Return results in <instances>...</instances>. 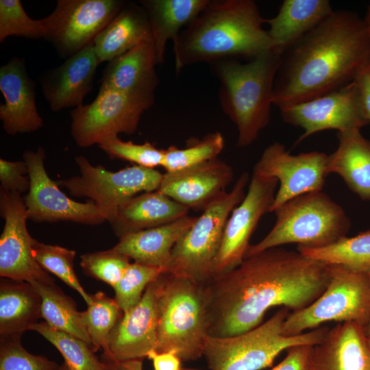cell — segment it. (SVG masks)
<instances>
[{
    "mask_svg": "<svg viewBox=\"0 0 370 370\" xmlns=\"http://www.w3.org/2000/svg\"><path fill=\"white\" fill-rule=\"evenodd\" d=\"M30 330L39 333L56 347L71 370H106L104 362L80 338L56 330L45 321L35 323Z\"/></svg>",
    "mask_w": 370,
    "mask_h": 370,
    "instance_id": "836d02e7",
    "label": "cell"
},
{
    "mask_svg": "<svg viewBox=\"0 0 370 370\" xmlns=\"http://www.w3.org/2000/svg\"><path fill=\"white\" fill-rule=\"evenodd\" d=\"M153 41L144 42L108 62L100 82L152 106L159 79Z\"/></svg>",
    "mask_w": 370,
    "mask_h": 370,
    "instance_id": "603a6c76",
    "label": "cell"
},
{
    "mask_svg": "<svg viewBox=\"0 0 370 370\" xmlns=\"http://www.w3.org/2000/svg\"><path fill=\"white\" fill-rule=\"evenodd\" d=\"M98 146L112 159L127 160L145 168L162 166L164 160V149H158L149 142L136 144L114 136Z\"/></svg>",
    "mask_w": 370,
    "mask_h": 370,
    "instance_id": "ab89813d",
    "label": "cell"
},
{
    "mask_svg": "<svg viewBox=\"0 0 370 370\" xmlns=\"http://www.w3.org/2000/svg\"><path fill=\"white\" fill-rule=\"evenodd\" d=\"M196 217L187 215L165 225L126 234L112 249L135 262L167 271L174 246Z\"/></svg>",
    "mask_w": 370,
    "mask_h": 370,
    "instance_id": "cb8c5ba5",
    "label": "cell"
},
{
    "mask_svg": "<svg viewBox=\"0 0 370 370\" xmlns=\"http://www.w3.org/2000/svg\"><path fill=\"white\" fill-rule=\"evenodd\" d=\"M207 283L165 272L160 276L156 352L174 351L182 361L203 356L209 336Z\"/></svg>",
    "mask_w": 370,
    "mask_h": 370,
    "instance_id": "5b68a950",
    "label": "cell"
},
{
    "mask_svg": "<svg viewBox=\"0 0 370 370\" xmlns=\"http://www.w3.org/2000/svg\"><path fill=\"white\" fill-rule=\"evenodd\" d=\"M328 155L320 151L291 154L284 145L267 146L255 164L253 174L276 179V191L270 212L299 195L322 190L328 172Z\"/></svg>",
    "mask_w": 370,
    "mask_h": 370,
    "instance_id": "5bb4252c",
    "label": "cell"
},
{
    "mask_svg": "<svg viewBox=\"0 0 370 370\" xmlns=\"http://www.w3.org/2000/svg\"><path fill=\"white\" fill-rule=\"evenodd\" d=\"M334 10L328 0H284L278 14L264 18L275 49L282 53L324 20Z\"/></svg>",
    "mask_w": 370,
    "mask_h": 370,
    "instance_id": "484cf974",
    "label": "cell"
},
{
    "mask_svg": "<svg viewBox=\"0 0 370 370\" xmlns=\"http://www.w3.org/2000/svg\"><path fill=\"white\" fill-rule=\"evenodd\" d=\"M311 345H298L288 349L286 357L270 370H304Z\"/></svg>",
    "mask_w": 370,
    "mask_h": 370,
    "instance_id": "ee69618b",
    "label": "cell"
},
{
    "mask_svg": "<svg viewBox=\"0 0 370 370\" xmlns=\"http://www.w3.org/2000/svg\"><path fill=\"white\" fill-rule=\"evenodd\" d=\"M0 214L5 221L0 237L1 277L28 283L55 282L34 257V238L27 230L28 217L21 195L0 189Z\"/></svg>",
    "mask_w": 370,
    "mask_h": 370,
    "instance_id": "e0dca14e",
    "label": "cell"
},
{
    "mask_svg": "<svg viewBox=\"0 0 370 370\" xmlns=\"http://www.w3.org/2000/svg\"><path fill=\"white\" fill-rule=\"evenodd\" d=\"M32 253L38 264L47 272L57 276L67 286L76 291L87 305L92 301L91 295L82 286L74 269L75 251L58 245L45 244L34 238Z\"/></svg>",
    "mask_w": 370,
    "mask_h": 370,
    "instance_id": "e575fe53",
    "label": "cell"
},
{
    "mask_svg": "<svg viewBox=\"0 0 370 370\" xmlns=\"http://www.w3.org/2000/svg\"><path fill=\"white\" fill-rule=\"evenodd\" d=\"M159 286L160 277L148 285L138 304L123 314L110 335L104 357L143 359L156 349Z\"/></svg>",
    "mask_w": 370,
    "mask_h": 370,
    "instance_id": "ac0fdd59",
    "label": "cell"
},
{
    "mask_svg": "<svg viewBox=\"0 0 370 370\" xmlns=\"http://www.w3.org/2000/svg\"><path fill=\"white\" fill-rule=\"evenodd\" d=\"M253 0L211 1L173 44L177 73L185 66L249 60L275 49Z\"/></svg>",
    "mask_w": 370,
    "mask_h": 370,
    "instance_id": "3957f363",
    "label": "cell"
},
{
    "mask_svg": "<svg viewBox=\"0 0 370 370\" xmlns=\"http://www.w3.org/2000/svg\"><path fill=\"white\" fill-rule=\"evenodd\" d=\"M121 0H58L42 18L45 39L68 58L92 43L125 4Z\"/></svg>",
    "mask_w": 370,
    "mask_h": 370,
    "instance_id": "7c38bea8",
    "label": "cell"
},
{
    "mask_svg": "<svg viewBox=\"0 0 370 370\" xmlns=\"http://www.w3.org/2000/svg\"><path fill=\"white\" fill-rule=\"evenodd\" d=\"M329 266V282L308 306L288 314L283 323L285 336H295L329 321L370 325V275L341 265Z\"/></svg>",
    "mask_w": 370,
    "mask_h": 370,
    "instance_id": "9c48e42d",
    "label": "cell"
},
{
    "mask_svg": "<svg viewBox=\"0 0 370 370\" xmlns=\"http://www.w3.org/2000/svg\"><path fill=\"white\" fill-rule=\"evenodd\" d=\"M46 153L42 147L23 153L30 182L23 197L28 220L36 223L71 221L86 225H99L106 219L97 205L91 201L79 202L71 199L52 180L45 168Z\"/></svg>",
    "mask_w": 370,
    "mask_h": 370,
    "instance_id": "4fadbf2b",
    "label": "cell"
},
{
    "mask_svg": "<svg viewBox=\"0 0 370 370\" xmlns=\"http://www.w3.org/2000/svg\"><path fill=\"white\" fill-rule=\"evenodd\" d=\"M289 310L281 307L267 321L239 334L208 336L203 356L209 370H262L271 367L284 350L319 343L329 330L320 326L300 334L285 336L282 328Z\"/></svg>",
    "mask_w": 370,
    "mask_h": 370,
    "instance_id": "52a82bcc",
    "label": "cell"
},
{
    "mask_svg": "<svg viewBox=\"0 0 370 370\" xmlns=\"http://www.w3.org/2000/svg\"><path fill=\"white\" fill-rule=\"evenodd\" d=\"M92 301L80 312L82 323L93 345L94 351L108 349L110 335L123 312L115 299L99 291L91 295Z\"/></svg>",
    "mask_w": 370,
    "mask_h": 370,
    "instance_id": "d6a6232c",
    "label": "cell"
},
{
    "mask_svg": "<svg viewBox=\"0 0 370 370\" xmlns=\"http://www.w3.org/2000/svg\"><path fill=\"white\" fill-rule=\"evenodd\" d=\"M27 164L23 160L0 159V189L22 195L27 193L30 182Z\"/></svg>",
    "mask_w": 370,
    "mask_h": 370,
    "instance_id": "b9f144b4",
    "label": "cell"
},
{
    "mask_svg": "<svg viewBox=\"0 0 370 370\" xmlns=\"http://www.w3.org/2000/svg\"><path fill=\"white\" fill-rule=\"evenodd\" d=\"M56 370H71V369L67 366V365L65 362H64V364H62L61 366H58Z\"/></svg>",
    "mask_w": 370,
    "mask_h": 370,
    "instance_id": "c3c4849f",
    "label": "cell"
},
{
    "mask_svg": "<svg viewBox=\"0 0 370 370\" xmlns=\"http://www.w3.org/2000/svg\"><path fill=\"white\" fill-rule=\"evenodd\" d=\"M130 259L112 248L83 254L80 266L90 277L101 280L112 288L125 273Z\"/></svg>",
    "mask_w": 370,
    "mask_h": 370,
    "instance_id": "f35d334b",
    "label": "cell"
},
{
    "mask_svg": "<svg viewBox=\"0 0 370 370\" xmlns=\"http://www.w3.org/2000/svg\"><path fill=\"white\" fill-rule=\"evenodd\" d=\"M297 250L310 259L328 265H341L355 271L370 272V230L344 236L320 248L297 246Z\"/></svg>",
    "mask_w": 370,
    "mask_h": 370,
    "instance_id": "1f68e13d",
    "label": "cell"
},
{
    "mask_svg": "<svg viewBox=\"0 0 370 370\" xmlns=\"http://www.w3.org/2000/svg\"><path fill=\"white\" fill-rule=\"evenodd\" d=\"M338 145L328 155V172L340 175L361 199L370 200V140L360 130L338 132Z\"/></svg>",
    "mask_w": 370,
    "mask_h": 370,
    "instance_id": "83f0119b",
    "label": "cell"
},
{
    "mask_svg": "<svg viewBox=\"0 0 370 370\" xmlns=\"http://www.w3.org/2000/svg\"><path fill=\"white\" fill-rule=\"evenodd\" d=\"M30 284L41 298V318L45 322L56 330L80 338L94 351L75 301L55 282H34Z\"/></svg>",
    "mask_w": 370,
    "mask_h": 370,
    "instance_id": "4dcf8cb0",
    "label": "cell"
},
{
    "mask_svg": "<svg viewBox=\"0 0 370 370\" xmlns=\"http://www.w3.org/2000/svg\"><path fill=\"white\" fill-rule=\"evenodd\" d=\"M210 0H141L149 21L158 64L164 60L166 43L174 44L181 32L203 11Z\"/></svg>",
    "mask_w": 370,
    "mask_h": 370,
    "instance_id": "f1b7e54d",
    "label": "cell"
},
{
    "mask_svg": "<svg viewBox=\"0 0 370 370\" xmlns=\"http://www.w3.org/2000/svg\"><path fill=\"white\" fill-rule=\"evenodd\" d=\"M224 145L223 136L217 132L190 141L183 149L170 146L164 149L162 166L166 172H173L217 158Z\"/></svg>",
    "mask_w": 370,
    "mask_h": 370,
    "instance_id": "d590c367",
    "label": "cell"
},
{
    "mask_svg": "<svg viewBox=\"0 0 370 370\" xmlns=\"http://www.w3.org/2000/svg\"><path fill=\"white\" fill-rule=\"evenodd\" d=\"M273 212L274 225L261 241L249 246L245 258L289 243L323 247L346 236L351 227L343 208L322 190L294 197Z\"/></svg>",
    "mask_w": 370,
    "mask_h": 370,
    "instance_id": "8992f818",
    "label": "cell"
},
{
    "mask_svg": "<svg viewBox=\"0 0 370 370\" xmlns=\"http://www.w3.org/2000/svg\"><path fill=\"white\" fill-rule=\"evenodd\" d=\"M36 84L29 76L24 60L12 58L0 67V120L9 135L29 133L40 129L43 121L36 104Z\"/></svg>",
    "mask_w": 370,
    "mask_h": 370,
    "instance_id": "44dd1931",
    "label": "cell"
},
{
    "mask_svg": "<svg viewBox=\"0 0 370 370\" xmlns=\"http://www.w3.org/2000/svg\"><path fill=\"white\" fill-rule=\"evenodd\" d=\"M99 64L92 42L42 74L41 88L51 110L58 112L83 105L84 98L92 90Z\"/></svg>",
    "mask_w": 370,
    "mask_h": 370,
    "instance_id": "7402d4cb",
    "label": "cell"
},
{
    "mask_svg": "<svg viewBox=\"0 0 370 370\" xmlns=\"http://www.w3.org/2000/svg\"><path fill=\"white\" fill-rule=\"evenodd\" d=\"M281 55L273 49L247 62L225 59L210 64L220 83L221 108L237 128L238 147L251 145L269 124Z\"/></svg>",
    "mask_w": 370,
    "mask_h": 370,
    "instance_id": "277c9868",
    "label": "cell"
},
{
    "mask_svg": "<svg viewBox=\"0 0 370 370\" xmlns=\"http://www.w3.org/2000/svg\"><path fill=\"white\" fill-rule=\"evenodd\" d=\"M369 275H370V272H369ZM367 334H370V325H369L368 328H367Z\"/></svg>",
    "mask_w": 370,
    "mask_h": 370,
    "instance_id": "681fc988",
    "label": "cell"
},
{
    "mask_svg": "<svg viewBox=\"0 0 370 370\" xmlns=\"http://www.w3.org/2000/svg\"><path fill=\"white\" fill-rule=\"evenodd\" d=\"M249 181L248 173H243L230 191L223 193L196 217L174 246L168 273L201 283L212 278L226 222L245 197Z\"/></svg>",
    "mask_w": 370,
    "mask_h": 370,
    "instance_id": "ba28073f",
    "label": "cell"
},
{
    "mask_svg": "<svg viewBox=\"0 0 370 370\" xmlns=\"http://www.w3.org/2000/svg\"><path fill=\"white\" fill-rule=\"evenodd\" d=\"M189 209L158 190L139 194L119 210L110 223L119 237L165 225L187 216Z\"/></svg>",
    "mask_w": 370,
    "mask_h": 370,
    "instance_id": "4316f807",
    "label": "cell"
},
{
    "mask_svg": "<svg viewBox=\"0 0 370 370\" xmlns=\"http://www.w3.org/2000/svg\"><path fill=\"white\" fill-rule=\"evenodd\" d=\"M369 58L363 18L352 11L334 10L282 53L273 105L280 109L347 85Z\"/></svg>",
    "mask_w": 370,
    "mask_h": 370,
    "instance_id": "7a4b0ae2",
    "label": "cell"
},
{
    "mask_svg": "<svg viewBox=\"0 0 370 370\" xmlns=\"http://www.w3.org/2000/svg\"><path fill=\"white\" fill-rule=\"evenodd\" d=\"M21 336L1 338L0 370H56L58 365L45 356L34 355L21 345Z\"/></svg>",
    "mask_w": 370,
    "mask_h": 370,
    "instance_id": "60d3db41",
    "label": "cell"
},
{
    "mask_svg": "<svg viewBox=\"0 0 370 370\" xmlns=\"http://www.w3.org/2000/svg\"><path fill=\"white\" fill-rule=\"evenodd\" d=\"M80 175L58 183L75 197L94 202L112 223L120 208L140 193L157 190L163 173L155 169L133 165L110 171L101 165H92L84 156L75 158Z\"/></svg>",
    "mask_w": 370,
    "mask_h": 370,
    "instance_id": "30bf717a",
    "label": "cell"
},
{
    "mask_svg": "<svg viewBox=\"0 0 370 370\" xmlns=\"http://www.w3.org/2000/svg\"><path fill=\"white\" fill-rule=\"evenodd\" d=\"M365 25L366 27L367 36L370 42V5L368 6L367 12L363 18Z\"/></svg>",
    "mask_w": 370,
    "mask_h": 370,
    "instance_id": "7dc6e473",
    "label": "cell"
},
{
    "mask_svg": "<svg viewBox=\"0 0 370 370\" xmlns=\"http://www.w3.org/2000/svg\"><path fill=\"white\" fill-rule=\"evenodd\" d=\"M368 341H369V347H370V334H368Z\"/></svg>",
    "mask_w": 370,
    "mask_h": 370,
    "instance_id": "f907efd6",
    "label": "cell"
},
{
    "mask_svg": "<svg viewBox=\"0 0 370 370\" xmlns=\"http://www.w3.org/2000/svg\"><path fill=\"white\" fill-rule=\"evenodd\" d=\"M151 106L115 89L100 85L97 97L71 111V133L80 147L98 145L119 134H134L143 112Z\"/></svg>",
    "mask_w": 370,
    "mask_h": 370,
    "instance_id": "8fae6325",
    "label": "cell"
},
{
    "mask_svg": "<svg viewBox=\"0 0 370 370\" xmlns=\"http://www.w3.org/2000/svg\"><path fill=\"white\" fill-rule=\"evenodd\" d=\"M147 357L152 360L154 370H184L182 360L174 351L158 352L153 350Z\"/></svg>",
    "mask_w": 370,
    "mask_h": 370,
    "instance_id": "f6af8a7d",
    "label": "cell"
},
{
    "mask_svg": "<svg viewBox=\"0 0 370 370\" xmlns=\"http://www.w3.org/2000/svg\"><path fill=\"white\" fill-rule=\"evenodd\" d=\"M358 91L362 114L370 124V58L352 81Z\"/></svg>",
    "mask_w": 370,
    "mask_h": 370,
    "instance_id": "7bdbcfd3",
    "label": "cell"
},
{
    "mask_svg": "<svg viewBox=\"0 0 370 370\" xmlns=\"http://www.w3.org/2000/svg\"><path fill=\"white\" fill-rule=\"evenodd\" d=\"M163 268L134 262L130 263L120 281L114 286L115 300L123 313L140 301L145 289L162 274Z\"/></svg>",
    "mask_w": 370,
    "mask_h": 370,
    "instance_id": "8d00e7d4",
    "label": "cell"
},
{
    "mask_svg": "<svg viewBox=\"0 0 370 370\" xmlns=\"http://www.w3.org/2000/svg\"><path fill=\"white\" fill-rule=\"evenodd\" d=\"M106 370H143V359L117 361L103 356Z\"/></svg>",
    "mask_w": 370,
    "mask_h": 370,
    "instance_id": "bcb514c9",
    "label": "cell"
},
{
    "mask_svg": "<svg viewBox=\"0 0 370 370\" xmlns=\"http://www.w3.org/2000/svg\"><path fill=\"white\" fill-rule=\"evenodd\" d=\"M153 41L147 12L136 3H125L93 41L99 64L125 53L134 47Z\"/></svg>",
    "mask_w": 370,
    "mask_h": 370,
    "instance_id": "d4e9b609",
    "label": "cell"
},
{
    "mask_svg": "<svg viewBox=\"0 0 370 370\" xmlns=\"http://www.w3.org/2000/svg\"><path fill=\"white\" fill-rule=\"evenodd\" d=\"M283 121L301 127L304 133L295 145L321 131L360 130L368 125L353 82L310 100L280 108Z\"/></svg>",
    "mask_w": 370,
    "mask_h": 370,
    "instance_id": "9a60e30c",
    "label": "cell"
},
{
    "mask_svg": "<svg viewBox=\"0 0 370 370\" xmlns=\"http://www.w3.org/2000/svg\"><path fill=\"white\" fill-rule=\"evenodd\" d=\"M233 177L232 166L217 158L163 173L157 190L188 209L203 211L226 192Z\"/></svg>",
    "mask_w": 370,
    "mask_h": 370,
    "instance_id": "d6986e66",
    "label": "cell"
},
{
    "mask_svg": "<svg viewBox=\"0 0 370 370\" xmlns=\"http://www.w3.org/2000/svg\"><path fill=\"white\" fill-rule=\"evenodd\" d=\"M304 370H370L367 329L354 322L338 323L310 346Z\"/></svg>",
    "mask_w": 370,
    "mask_h": 370,
    "instance_id": "ffe728a7",
    "label": "cell"
},
{
    "mask_svg": "<svg viewBox=\"0 0 370 370\" xmlns=\"http://www.w3.org/2000/svg\"><path fill=\"white\" fill-rule=\"evenodd\" d=\"M41 318V298L28 282L1 278L0 336H21Z\"/></svg>",
    "mask_w": 370,
    "mask_h": 370,
    "instance_id": "f546056e",
    "label": "cell"
},
{
    "mask_svg": "<svg viewBox=\"0 0 370 370\" xmlns=\"http://www.w3.org/2000/svg\"><path fill=\"white\" fill-rule=\"evenodd\" d=\"M329 282V266L297 250L271 248L246 257L235 269L208 283V334L227 337L252 330L273 307L301 310Z\"/></svg>",
    "mask_w": 370,
    "mask_h": 370,
    "instance_id": "6da1fadb",
    "label": "cell"
},
{
    "mask_svg": "<svg viewBox=\"0 0 370 370\" xmlns=\"http://www.w3.org/2000/svg\"><path fill=\"white\" fill-rule=\"evenodd\" d=\"M42 18H30L20 0H0V42L10 36L30 39L45 38Z\"/></svg>",
    "mask_w": 370,
    "mask_h": 370,
    "instance_id": "74e56055",
    "label": "cell"
},
{
    "mask_svg": "<svg viewBox=\"0 0 370 370\" xmlns=\"http://www.w3.org/2000/svg\"><path fill=\"white\" fill-rule=\"evenodd\" d=\"M278 184L276 179L252 175L245 197L226 222L213 277L235 269L243 261L260 220L270 212Z\"/></svg>",
    "mask_w": 370,
    "mask_h": 370,
    "instance_id": "2e32d148",
    "label": "cell"
}]
</instances>
